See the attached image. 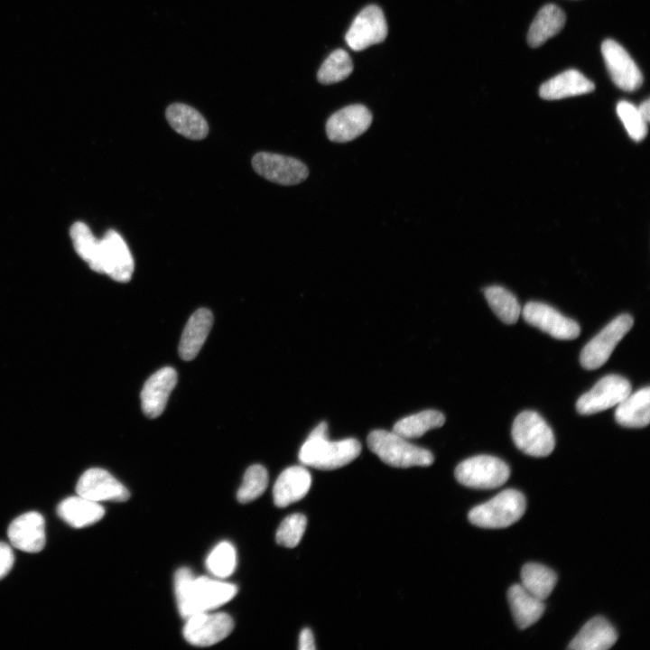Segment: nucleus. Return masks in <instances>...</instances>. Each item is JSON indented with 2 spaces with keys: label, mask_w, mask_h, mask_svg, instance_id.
<instances>
[{
  "label": "nucleus",
  "mask_w": 650,
  "mask_h": 650,
  "mask_svg": "<svg viewBox=\"0 0 650 650\" xmlns=\"http://www.w3.org/2000/svg\"><path fill=\"white\" fill-rule=\"evenodd\" d=\"M556 582V573L543 564L530 562L522 568L521 585L542 600L551 595Z\"/></svg>",
  "instance_id": "obj_28"
},
{
  "label": "nucleus",
  "mask_w": 650,
  "mask_h": 650,
  "mask_svg": "<svg viewBox=\"0 0 650 650\" xmlns=\"http://www.w3.org/2000/svg\"><path fill=\"white\" fill-rule=\"evenodd\" d=\"M361 451L359 441L354 438L330 441L328 424L320 422L309 434L299 450L302 465L322 470H331L346 466Z\"/></svg>",
  "instance_id": "obj_2"
},
{
  "label": "nucleus",
  "mask_w": 650,
  "mask_h": 650,
  "mask_svg": "<svg viewBox=\"0 0 650 650\" xmlns=\"http://www.w3.org/2000/svg\"><path fill=\"white\" fill-rule=\"evenodd\" d=\"M14 562V555L11 547L4 543L0 542V580L5 578Z\"/></svg>",
  "instance_id": "obj_37"
},
{
  "label": "nucleus",
  "mask_w": 650,
  "mask_h": 650,
  "mask_svg": "<svg viewBox=\"0 0 650 650\" xmlns=\"http://www.w3.org/2000/svg\"><path fill=\"white\" fill-rule=\"evenodd\" d=\"M445 416L436 410H424L406 416L395 423L393 432L405 439L418 438L432 429L441 427Z\"/></svg>",
  "instance_id": "obj_29"
},
{
  "label": "nucleus",
  "mask_w": 650,
  "mask_h": 650,
  "mask_svg": "<svg viewBox=\"0 0 650 650\" xmlns=\"http://www.w3.org/2000/svg\"><path fill=\"white\" fill-rule=\"evenodd\" d=\"M386 35L387 24L382 10L368 5L356 16L345 39L350 49L362 51L383 42Z\"/></svg>",
  "instance_id": "obj_15"
},
{
  "label": "nucleus",
  "mask_w": 650,
  "mask_h": 650,
  "mask_svg": "<svg viewBox=\"0 0 650 650\" xmlns=\"http://www.w3.org/2000/svg\"><path fill=\"white\" fill-rule=\"evenodd\" d=\"M70 234L78 255L93 271L101 274L100 239H97L90 228L83 222L74 223Z\"/></svg>",
  "instance_id": "obj_30"
},
{
  "label": "nucleus",
  "mask_w": 650,
  "mask_h": 650,
  "mask_svg": "<svg viewBox=\"0 0 650 650\" xmlns=\"http://www.w3.org/2000/svg\"><path fill=\"white\" fill-rule=\"evenodd\" d=\"M57 513L69 525L82 528L101 520L105 509L99 503L78 495L63 499L58 505Z\"/></svg>",
  "instance_id": "obj_24"
},
{
  "label": "nucleus",
  "mask_w": 650,
  "mask_h": 650,
  "mask_svg": "<svg viewBox=\"0 0 650 650\" xmlns=\"http://www.w3.org/2000/svg\"><path fill=\"white\" fill-rule=\"evenodd\" d=\"M633 323V318L627 313L612 320L580 351L581 367L593 370L603 366L618 343L630 330Z\"/></svg>",
  "instance_id": "obj_7"
},
{
  "label": "nucleus",
  "mask_w": 650,
  "mask_h": 650,
  "mask_svg": "<svg viewBox=\"0 0 650 650\" xmlns=\"http://www.w3.org/2000/svg\"><path fill=\"white\" fill-rule=\"evenodd\" d=\"M595 85L576 70H565L545 81L539 95L546 100L561 99L593 91Z\"/></svg>",
  "instance_id": "obj_21"
},
{
  "label": "nucleus",
  "mask_w": 650,
  "mask_h": 650,
  "mask_svg": "<svg viewBox=\"0 0 650 650\" xmlns=\"http://www.w3.org/2000/svg\"><path fill=\"white\" fill-rule=\"evenodd\" d=\"M526 507L524 495L516 489H506L488 501L473 507L469 520L483 528H505L517 522Z\"/></svg>",
  "instance_id": "obj_4"
},
{
  "label": "nucleus",
  "mask_w": 650,
  "mask_h": 650,
  "mask_svg": "<svg viewBox=\"0 0 650 650\" xmlns=\"http://www.w3.org/2000/svg\"><path fill=\"white\" fill-rule=\"evenodd\" d=\"M174 591L179 612L186 619L230 601L237 593V588L220 580L195 576L189 568L182 567L175 572Z\"/></svg>",
  "instance_id": "obj_1"
},
{
  "label": "nucleus",
  "mask_w": 650,
  "mask_h": 650,
  "mask_svg": "<svg viewBox=\"0 0 650 650\" xmlns=\"http://www.w3.org/2000/svg\"><path fill=\"white\" fill-rule=\"evenodd\" d=\"M372 123V114L360 104L345 107L332 114L326 124L328 138L335 143H346L365 133Z\"/></svg>",
  "instance_id": "obj_16"
},
{
  "label": "nucleus",
  "mask_w": 650,
  "mask_h": 650,
  "mask_svg": "<svg viewBox=\"0 0 650 650\" xmlns=\"http://www.w3.org/2000/svg\"><path fill=\"white\" fill-rule=\"evenodd\" d=\"M254 170L262 177L282 185H295L306 180V165L293 157L260 152L252 159Z\"/></svg>",
  "instance_id": "obj_10"
},
{
  "label": "nucleus",
  "mask_w": 650,
  "mask_h": 650,
  "mask_svg": "<svg viewBox=\"0 0 650 650\" xmlns=\"http://www.w3.org/2000/svg\"><path fill=\"white\" fill-rule=\"evenodd\" d=\"M484 294L489 307L499 320L506 324L517 321L521 308L512 292L501 286L493 285L486 288Z\"/></svg>",
  "instance_id": "obj_31"
},
{
  "label": "nucleus",
  "mask_w": 650,
  "mask_h": 650,
  "mask_svg": "<svg viewBox=\"0 0 650 650\" xmlns=\"http://www.w3.org/2000/svg\"><path fill=\"white\" fill-rule=\"evenodd\" d=\"M176 383L177 373L171 367L157 370L147 379L141 391V405L146 416L155 418L162 414Z\"/></svg>",
  "instance_id": "obj_18"
},
{
  "label": "nucleus",
  "mask_w": 650,
  "mask_h": 650,
  "mask_svg": "<svg viewBox=\"0 0 650 650\" xmlns=\"http://www.w3.org/2000/svg\"><path fill=\"white\" fill-rule=\"evenodd\" d=\"M165 116L172 128L186 138L201 140L209 133V125L204 116L186 104L170 105L166 108Z\"/></svg>",
  "instance_id": "obj_23"
},
{
  "label": "nucleus",
  "mask_w": 650,
  "mask_h": 650,
  "mask_svg": "<svg viewBox=\"0 0 650 650\" xmlns=\"http://www.w3.org/2000/svg\"><path fill=\"white\" fill-rule=\"evenodd\" d=\"M135 264L130 250L115 230H107L100 239V270L113 280L128 282L134 273Z\"/></svg>",
  "instance_id": "obj_12"
},
{
  "label": "nucleus",
  "mask_w": 650,
  "mask_h": 650,
  "mask_svg": "<svg viewBox=\"0 0 650 650\" xmlns=\"http://www.w3.org/2000/svg\"><path fill=\"white\" fill-rule=\"evenodd\" d=\"M213 323V314L206 308L197 310L189 319L179 345V354L184 360L193 359L203 346Z\"/></svg>",
  "instance_id": "obj_22"
},
{
  "label": "nucleus",
  "mask_w": 650,
  "mask_h": 650,
  "mask_svg": "<svg viewBox=\"0 0 650 650\" xmlns=\"http://www.w3.org/2000/svg\"><path fill=\"white\" fill-rule=\"evenodd\" d=\"M311 486V476L303 466L285 469L277 478L273 497L274 504L285 507L303 498Z\"/></svg>",
  "instance_id": "obj_19"
},
{
  "label": "nucleus",
  "mask_w": 650,
  "mask_h": 650,
  "mask_svg": "<svg viewBox=\"0 0 650 650\" xmlns=\"http://www.w3.org/2000/svg\"><path fill=\"white\" fill-rule=\"evenodd\" d=\"M7 534L14 547L26 552H39L46 543L44 518L38 512L24 513L11 522Z\"/></svg>",
  "instance_id": "obj_17"
},
{
  "label": "nucleus",
  "mask_w": 650,
  "mask_h": 650,
  "mask_svg": "<svg viewBox=\"0 0 650 650\" xmlns=\"http://www.w3.org/2000/svg\"><path fill=\"white\" fill-rule=\"evenodd\" d=\"M233 628L234 621L227 613L206 611L187 618L182 633L190 644L209 646L226 638Z\"/></svg>",
  "instance_id": "obj_9"
},
{
  "label": "nucleus",
  "mask_w": 650,
  "mask_h": 650,
  "mask_svg": "<svg viewBox=\"0 0 650 650\" xmlns=\"http://www.w3.org/2000/svg\"><path fill=\"white\" fill-rule=\"evenodd\" d=\"M615 419L627 428H643L650 422V388L643 387L629 394L616 405Z\"/></svg>",
  "instance_id": "obj_25"
},
{
  "label": "nucleus",
  "mask_w": 650,
  "mask_h": 650,
  "mask_svg": "<svg viewBox=\"0 0 650 650\" xmlns=\"http://www.w3.org/2000/svg\"><path fill=\"white\" fill-rule=\"evenodd\" d=\"M353 70L348 53L341 49L332 51L321 64L318 79L322 84H333L348 78Z\"/></svg>",
  "instance_id": "obj_32"
},
{
  "label": "nucleus",
  "mask_w": 650,
  "mask_h": 650,
  "mask_svg": "<svg viewBox=\"0 0 650 650\" xmlns=\"http://www.w3.org/2000/svg\"><path fill=\"white\" fill-rule=\"evenodd\" d=\"M618 634L612 625L603 617L590 619L571 641L568 649L606 650L612 647Z\"/></svg>",
  "instance_id": "obj_20"
},
{
  "label": "nucleus",
  "mask_w": 650,
  "mask_h": 650,
  "mask_svg": "<svg viewBox=\"0 0 650 650\" xmlns=\"http://www.w3.org/2000/svg\"><path fill=\"white\" fill-rule=\"evenodd\" d=\"M617 113L629 136L636 142L643 140L647 134V123L643 119L636 107L627 101L617 105Z\"/></svg>",
  "instance_id": "obj_36"
},
{
  "label": "nucleus",
  "mask_w": 650,
  "mask_h": 650,
  "mask_svg": "<svg viewBox=\"0 0 650 650\" xmlns=\"http://www.w3.org/2000/svg\"><path fill=\"white\" fill-rule=\"evenodd\" d=\"M510 469L502 460L478 455L461 461L455 469L456 479L462 485L478 489L497 488L508 479Z\"/></svg>",
  "instance_id": "obj_6"
},
{
  "label": "nucleus",
  "mask_w": 650,
  "mask_h": 650,
  "mask_svg": "<svg viewBox=\"0 0 650 650\" xmlns=\"http://www.w3.org/2000/svg\"><path fill=\"white\" fill-rule=\"evenodd\" d=\"M307 525L302 514H292L285 517L276 531V542L287 548H293L300 543Z\"/></svg>",
  "instance_id": "obj_35"
},
{
  "label": "nucleus",
  "mask_w": 650,
  "mask_h": 650,
  "mask_svg": "<svg viewBox=\"0 0 650 650\" xmlns=\"http://www.w3.org/2000/svg\"><path fill=\"white\" fill-rule=\"evenodd\" d=\"M268 484V473L265 467L259 464L249 467L243 478L237 491V500L240 503H248L260 497Z\"/></svg>",
  "instance_id": "obj_34"
},
{
  "label": "nucleus",
  "mask_w": 650,
  "mask_h": 650,
  "mask_svg": "<svg viewBox=\"0 0 650 650\" xmlns=\"http://www.w3.org/2000/svg\"><path fill=\"white\" fill-rule=\"evenodd\" d=\"M639 114L643 117V119L648 123L649 121V116H650V101L649 99L645 100L640 104V106L637 107Z\"/></svg>",
  "instance_id": "obj_39"
},
{
  "label": "nucleus",
  "mask_w": 650,
  "mask_h": 650,
  "mask_svg": "<svg viewBox=\"0 0 650 650\" xmlns=\"http://www.w3.org/2000/svg\"><path fill=\"white\" fill-rule=\"evenodd\" d=\"M367 446L383 462L395 468L426 467L434 460L430 450L410 443L393 431H372Z\"/></svg>",
  "instance_id": "obj_3"
},
{
  "label": "nucleus",
  "mask_w": 650,
  "mask_h": 650,
  "mask_svg": "<svg viewBox=\"0 0 650 650\" xmlns=\"http://www.w3.org/2000/svg\"><path fill=\"white\" fill-rule=\"evenodd\" d=\"M601 53L612 81L625 91H635L643 83V76L628 52L616 41L605 40Z\"/></svg>",
  "instance_id": "obj_13"
},
{
  "label": "nucleus",
  "mask_w": 650,
  "mask_h": 650,
  "mask_svg": "<svg viewBox=\"0 0 650 650\" xmlns=\"http://www.w3.org/2000/svg\"><path fill=\"white\" fill-rule=\"evenodd\" d=\"M565 21L566 15L560 7L555 5L543 6L529 28L528 44L533 48L541 46L563 28Z\"/></svg>",
  "instance_id": "obj_27"
},
{
  "label": "nucleus",
  "mask_w": 650,
  "mask_h": 650,
  "mask_svg": "<svg viewBox=\"0 0 650 650\" xmlns=\"http://www.w3.org/2000/svg\"><path fill=\"white\" fill-rule=\"evenodd\" d=\"M524 320L558 339H574L580 332V325L550 305L538 302H527L521 311Z\"/></svg>",
  "instance_id": "obj_11"
},
{
  "label": "nucleus",
  "mask_w": 650,
  "mask_h": 650,
  "mask_svg": "<svg viewBox=\"0 0 650 650\" xmlns=\"http://www.w3.org/2000/svg\"><path fill=\"white\" fill-rule=\"evenodd\" d=\"M511 434L515 446L527 455L546 457L554 449L553 432L536 412L520 413L513 422Z\"/></svg>",
  "instance_id": "obj_5"
},
{
  "label": "nucleus",
  "mask_w": 650,
  "mask_h": 650,
  "mask_svg": "<svg viewBox=\"0 0 650 650\" xmlns=\"http://www.w3.org/2000/svg\"><path fill=\"white\" fill-rule=\"evenodd\" d=\"M632 390L631 384L618 375H608L599 379L576 403L579 413L590 415L618 405Z\"/></svg>",
  "instance_id": "obj_8"
},
{
  "label": "nucleus",
  "mask_w": 650,
  "mask_h": 650,
  "mask_svg": "<svg viewBox=\"0 0 650 650\" xmlns=\"http://www.w3.org/2000/svg\"><path fill=\"white\" fill-rule=\"evenodd\" d=\"M237 565V552L232 543L221 542L217 544L206 559L208 571L216 578L230 576Z\"/></svg>",
  "instance_id": "obj_33"
},
{
  "label": "nucleus",
  "mask_w": 650,
  "mask_h": 650,
  "mask_svg": "<svg viewBox=\"0 0 650 650\" xmlns=\"http://www.w3.org/2000/svg\"><path fill=\"white\" fill-rule=\"evenodd\" d=\"M79 496L95 502H124L130 497L129 490L108 471L100 468L87 469L76 485Z\"/></svg>",
  "instance_id": "obj_14"
},
{
  "label": "nucleus",
  "mask_w": 650,
  "mask_h": 650,
  "mask_svg": "<svg viewBox=\"0 0 650 650\" xmlns=\"http://www.w3.org/2000/svg\"><path fill=\"white\" fill-rule=\"evenodd\" d=\"M507 599L515 624L521 629L534 625L543 614V600L527 591L521 584H514L509 588Z\"/></svg>",
  "instance_id": "obj_26"
},
{
  "label": "nucleus",
  "mask_w": 650,
  "mask_h": 650,
  "mask_svg": "<svg viewBox=\"0 0 650 650\" xmlns=\"http://www.w3.org/2000/svg\"><path fill=\"white\" fill-rule=\"evenodd\" d=\"M299 649L300 650H314V637L312 632L309 628L302 630L299 637Z\"/></svg>",
  "instance_id": "obj_38"
}]
</instances>
